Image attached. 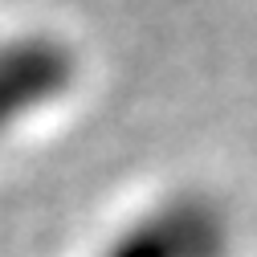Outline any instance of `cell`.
I'll return each mask as SVG.
<instances>
[{
    "instance_id": "cell-1",
    "label": "cell",
    "mask_w": 257,
    "mask_h": 257,
    "mask_svg": "<svg viewBox=\"0 0 257 257\" xmlns=\"http://www.w3.org/2000/svg\"><path fill=\"white\" fill-rule=\"evenodd\" d=\"M70 82V53L53 41H21L0 49V126L17 122Z\"/></svg>"
}]
</instances>
